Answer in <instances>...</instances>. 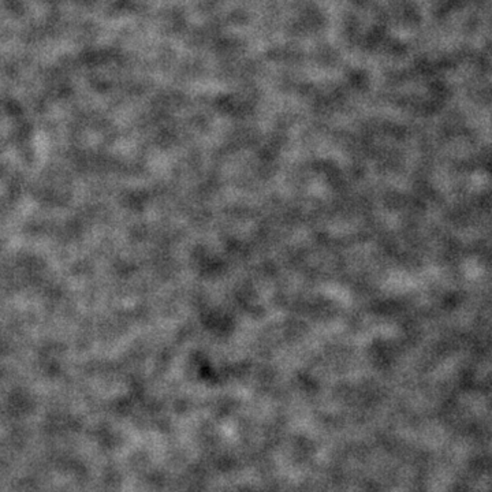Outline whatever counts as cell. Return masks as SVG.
Instances as JSON below:
<instances>
[]
</instances>
